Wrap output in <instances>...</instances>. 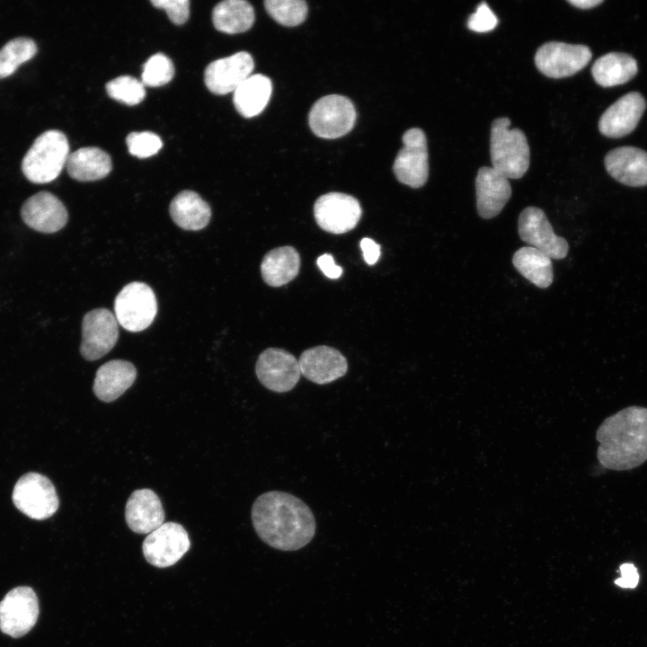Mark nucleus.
<instances>
[{
	"label": "nucleus",
	"instance_id": "obj_2",
	"mask_svg": "<svg viewBox=\"0 0 647 647\" xmlns=\"http://www.w3.org/2000/svg\"><path fill=\"white\" fill-rule=\"evenodd\" d=\"M597 456L611 470H630L647 460V408L629 406L607 417L596 432Z\"/></svg>",
	"mask_w": 647,
	"mask_h": 647
},
{
	"label": "nucleus",
	"instance_id": "obj_15",
	"mask_svg": "<svg viewBox=\"0 0 647 647\" xmlns=\"http://www.w3.org/2000/svg\"><path fill=\"white\" fill-rule=\"evenodd\" d=\"M118 337L115 315L106 308L93 309L83 318L81 355L87 360H96L115 346Z\"/></svg>",
	"mask_w": 647,
	"mask_h": 647
},
{
	"label": "nucleus",
	"instance_id": "obj_17",
	"mask_svg": "<svg viewBox=\"0 0 647 647\" xmlns=\"http://www.w3.org/2000/svg\"><path fill=\"white\" fill-rule=\"evenodd\" d=\"M21 216L28 226L43 234L59 231L68 219L62 201L49 191H40L27 199L22 206Z\"/></svg>",
	"mask_w": 647,
	"mask_h": 647
},
{
	"label": "nucleus",
	"instance_id": "obj_41",
	"mask_svg": "<svg viewBox=\"0 0 647 647\" xmlns=\"http://www.w3.org/2000/svg\"><path fill=\"white\" fill-rule=\"evenodd\" d=\"M568 2L578 8L589 9L602 4L603 0H569Z\"/></svg>",
	"mask_w": 647,
	"mask_h": 647
},
{
	"label": "nucleus",
	"instance_id": "obj_35",
	"mask_svg": "<svg viewBox=\"0 0 647 647\" xmlns=\"http://www.w3.org/2000/svg\"><path fill=\"white\" fill-rule=\"evenodd\" d=\"M126 143L129 152L139 158L155 155L163 146L159 136L150 131L131 132L128 135Z\"/></svg>",
	"mask_w": 647,
	"mask_h": 647
},
{
	"label": "nucleus",
	"instance_id": "obj_7",
	"mask_svg": "<svg viewBox=\"0 0 647 647\" xmlns=\"http://www.w3.org/2000/svg\"><path fill=\"white\" fill-rule=\"evenodd\" d=\"M312 131L323 138H337L349 133L356 120L351 101L342 95L331 94L319 99L309 112Z\"/></svg>",
	"mask_w": 647,
	"mask_h": 647
},
{
	"label": "nucleus",
	"instance_id": "obj_1",
	"mask_svg": "<svg viewBox=\"0 0 647 647\" xmlns=\"http://www.w3.org/2000/svg\"><path fill=\"white\" fill-rule=\"evenodd\" d=\"M251 517L258 536L280 551H297L311 542L316 523L310 508L299 498L270 491L254 501Z\"/></svg>",
	"mask_w": 647,
	"mask_h": 647
},
{
	"label": "nucleus",
	"instance_id": "obj_16",
	"mask_svg": "<svg viewBox=\"0 0 647 647\" xmlns=\"http://www.w3.org/2000/svg\"><path fill=\"white\" fill-rule=\"evenodd\" d=\"M253 68V57L246 51H240L208 64L204 71V83L213 93H234L252 75Z\"/></svg>",
	"mask_w": 647,
	"mask_h": 647
},
{
	"label": "nucleus",
	"instance_id": "obj_32",
	"mask_svg": "<svg viewBox=\"0 0 647 647\" xmlns=\"http://www.w3.org/2000/svg\"><path fill=\"white\" fill-rule=\"evenodd\" d=\"M264 5L268 13L284 26H297L307 15V4L302 0H267Z\"/></svg>",
	"mask_w": 647,
	"mask_h": 647
},
{
	"label": "nucleus",
	"instance_id": "obj_34",
	"mask_svg": "<svg viewBox=\"0 0 647 647\" xmlns=\"http://www.w3.org/2000/svg\"><path fill=\"white\" fill-rule=\"evenodd\" d=\"M174 75L172 60L163 53L151 56L143 66L141 82L146 86H162L168 84Z\"/></svg>",
	"mask_w": 647,
	"mask_h": 647
},
{
	"label": "nucleus",
	"instance_id": "obj_18",
	"mask_svg": "<svg viewBox=\"0 0 647 647\" xmlns=\"http://www.w3.org/2000/svg\"><path fill=\"white\" fill-rule=\"evenodd\" d=\"M298 364L301 375L318 385L332 383L343 377L348 370L346 358L338 350L326 345L303 351Z\"/></svg>",
	"mask_w": 647,
	"mask_h": 647
},
{
	"label": "nucleus",
	"instance_id": "obj_8",
	"mask_svg": "<svg viewBox=\"0 0 647 647\" xmlns=\"http://www.w3.org/2000/svg\"><path fill=\"white\" fill-rule=\"evenodd\" d=\"M393 170L397 180L412 188L423 186L429 176V154L425 133L419 128L407 129L402 137Z\"/></svg>",
	"mask_w": 647,
	"mask_h": 647
},
{
	"label": "nucleus",
	"instance_id": "obj_23",
	"mask_svg": "<svg viewBox=\"0 0 647 647\" xmlns=\"http://www.w3.org/2000/svg\"><path fill=\"white\" fill-rule=\"evenodd\" d=\"M136 377L137 370L132 363L121 359L110 360L98 368L93 390L100 400L110 403L124 394Z\"/></svg>",
	"mask_w": 647,
	"mask_h": 647
},
{
	"label": "nucleus",
	"instance_id": "obj_11",
	"mask_svg": "<svg viewBox=\"0 0 647 647\" xmlns=\"http://www.w3.org/2000/svg\"><path fill=\"white\" fill-rule=\"evenodd\" d=\"M191 545L185 528L175 522H166L149 533L142 545L146 560L158 568L176 563Z\"/></svg>",
	"mask_w": 647,
	"mask_h": 647
},
{
	"label": "nucleus",
	"instance_id": "obj_33",
	"mask_svg": "<svg viewBox=\"0 0 647 647\" xmlns=\"http://www.w3.org/2000/svg\"><path fill=\"white\" fill-rule=\"evenodd\" d=\"M106 91L111 98L129 106L138 104L146 96L141 80L130 75H121L108 82Z\"/></svg>",
	"mask_w": 647,
	"mask_h": 647
},
{
	"label": "nucleus",
	"instance_id": "obj_10",
	"mask_svg": "<svg viewBox=\"0 0 647 647\" xmlns=\"http://www.w3.org/2000/svg\"><path fill=\"white\" fill-rule=\"evenodd\" d=\"M589 47L581 44H569L560 41H549L540 46L535 55L537 69L552 78L571 76L583 67L591 59Z\"/></svg>",
	"mask_w": 647,
	"mask_h": 647
},
{
	"label": "nucleus",
	"instance_id": "obj_24",
	"mask_svg": "<svg viewBox=\"0 0 647 647\" xmlns=\"http://www.w3.org/2000/svg\"><path fill=\"white\" fill-rule=\"evenodd\" d=\"M66 170L70 177L79 182H93L106 177L112 168L111 156L95 146L79 148L69 154Z\"/></svg>",
	"mask_w": 647,
	"mask_h": 647
},
{
	"label": "nucleus",
	"instance_id": "obj_26",
	"mask_svg": "<svg viewBox=\"0 0 647 647\" xmlns=\"http://www.w3.org/2000/svg\"><path fill=\"white\" fill-rule=\"evenodd\" d=\"M271 92L272 84L268 76L251 75L235 90L234 105L243 117H254L267 106Z\"/></svg>",
	"mask_w": 647,
	"mask_h": 647
},
{
	"label": "nucleus",
	"instance_id": "obj_5",
	"mask_svg": "<svg viewBox=\"0 0 647 647\" xmlns=\"http://www.w3.org/2000/svg\"><path fill=\"white\" fill-rule=\"evenodd\" d=\"M12 499L22 513L36 520L50 518L59 507L52 482L47 476L34 472L19 478L13 487Z\"/></svg>",
	"mask_w": 647,
	"mask_h": 647
},
{
	"label": "nucleus",
	"instance_id": "obj_9",
	"mask_svg": "<svg viewBox=\"0 0 647 647\" xmlns=\"http://www.w3.org/2000/svg\"><path fill=\"white\" fill-rule=\"evenodd\" d=\"M39 611V600L31 588L12 589L0 601L1 632L13 638L25 635L35 625Z\"/></svg>",
	"mask_w": 647,
	"mask_h": 647
},
{
	"label": "nucleus",
	"instance_id": "obj_6",
	"mask_svg": "<svg viewBox=\"0 0 647 647\" xmlns=\"http://www.w3.org/2000/svg\"><path fill=\"white\" fill-rule=\"evenodd\" d=\"M114 313L119 324L129 332L146 329L157 313V301L153 289L143 282L126 285L114 301Z\"/></svg>",
	"mask_w": 647,
	"mask_h": 647
},
{
	"label": "nucleus",
	"instance_id": "obj_19",
	"mask_svg": "<svg viewBox=\"0 0 647 647\" xmlns=\"http://www.w3.org/2000/svg\"><path fill=\"white\" fill-rule=\"evenodd\" d=\"M643 95L631 92L619 98L601 115L598 129L608 137H621L631 133L637 126L645 110Z\"/></svg>",
	"mask_w": 647,
	"mask_h": 647
},
{
	"label": "nucleus",
	"instance_id": "obj_36",
	"mask_svg": "<svg viewBox=\"0 0 647 647\" xmlns=\"http://www.w3.org/2000/svg\"><path fill=\"white\" fill-rule=\"evenodd\" d=\"M497 24L496 15L485 2L480 3L467 20V27L476 32L491 31Z\"/></svg>",
	"mask_w": 647,
	"mask_h": 647
},
{
	"label": "nucleus",
	"instance_id": "obj_4",
	"mask_svg": "<svg viewBox=\"0 0 647 647\" xmlns=\"http://www.w3.org/2000/svg\"><path fill=\"white\" fill-rule=\"evenodd\" d=\"M69 155L66 135L57 129L40 134L32 143L22 162L24 176L34 183L55 180L63 170Z\"/></svg>",
	"mask_w": 647,
	"mask_h": 647
},
{
	"label": "nucleus",
	"instance_id": "obj_20",
	"mask_svg": "<svg viewBox=\"0 0 647 647\" xmlns=\"http://www.w3.org/2000/svg\"><path fill=\"white\" fill-rule=\"evenodd\" d=\"M476 208L481 217L489 219L502 210L511 197L509 179L492 166H482L475 178Z\"/></svg>",
	"mask_w": 647,
	"mask_h": 647
},
{
	"label": "nucleus",
	"instance_id": "obj_12",
	"mask_svg": "<svg viewBox=\"0 0 647 647\" xmlns=\"http://www.w3.org/2000/svg\"><path fill=\"white\" fill-rule=\"evenodd\" d=\"M361 213L359 200L341 192L324 194L314 205L317 225L323 230L335 235L352 230L359 223Z\"/></svg>",
	"mask_w": 647,
	"mask_h": 647
},
{
	"label": "nucleus",
	"instance_id": "obj_30",
	"mask_svg": "<svg viewBox=\"0 0 647 647\" xmlns=\"http://www.w3.org/2000/svg\"><path fill=\"white\" fill-rule=\"evenodd\" d=\"M212 22L219 31L228 34L241 33L253 26L254 11L244 0H226L214 7Z\"/></svg>",
	"mask_w": 647,
	"mask_h": 647
},
{
	"label": "nucleus",
	"instance_id": "obj_22",
	"mask_svg": "<svg viewBox=\"0 0 647 647\" xmlns=\"http://www.w3.org/2000/svg\"><path fill=\"white\" fill-rule=\"evenodd\" d=\"M607 173L617 182L632 186L647 185V152L634 146H622L605 156Z\"/></svg>",
	"mask_w": 647,
	"mask_h": 647
},
{
	"label": "nucleus",
	"instance_id": "obj_14",
	"mask_svg": "<svg viewBox=\"0 0 647 647\" xmlns=\"http://www.w3.org/2000/svg\"><path fill=\"white\" fill-rule=\"evenodd\" d=\"M255 373L261 384L275 393L292 390L301 376L298 359L278 348H269L259 355Z\"/></svg>",
	"mask_w": 647,
	"mask_h": 647
},
{
	"label": "nucleus",
	"instance_id": "obj_38",
	"mask_svg": "<svg viewBox=\"0 0 647 647\" xmlns=\"http://www.w3.org/2000/svg\"><path fill=\"white\" fill-rule=\"evenodd\" d=\"M621 577L615 583L621 588L634 589L639 581V573L633 563H624L619 568Z\"/></svg>",
	"mask_w": 647,
	"mask_h": 647
},
{
	"label": "nucleus",
	"instance_id": "obj_3",
	"mask_svg": "<svg viewBox=\"0 0 647 647\" xmlns=\"http://www.w3.org/2000/svg\"><path fill=\"white\" fill-rule=\"evenodd\" d=\"M507 117L495 119L491 127L490 155L492 168L510 179L521 178L529 167L530 149L524 132L510 129Z\"/></svg>",
	"mask_w": 647,
	"mask_h": 647
},
{
	"label": "nucleus",
	"instance_id": "obj_39",
	"mask_svg": "<svg viewBox=\"0 0 647 647\" xmlns=\"http://www.w3.org/2000/svg\"><path fill=\"white\" fill-rule=\"evenodd\" d=\"M317 265L329 279H338L342 273V268L336 265L333 257L329 253H324L317 258Z\"/></svg>",
	"mask_w": 647,
	"mask_h": 647
},
{
	"label": "nucleus",
	"instance_id": "obj_21",
	"mask_svg": "<svg viewBox=\"0 0 647 647\" xmlns=\"http://www.w3.org/2000/svg\"><path fill=\"white\" fill-rule=\"evenodd\" d=\"M125 518L129 527L137 534H149L164 524L161 501L150 489L134 491L128 499Z\"/></svg>",
	"mask_w": 647,
	"mask_h": 647
},
{
	"label": "nucleus",
	"instance_id": "obj_29",
	"mask_svg": "<svg viewBox=\"0 0 647 647\" xmlns=\"http://www.w3.org/2000/svg\"><path fill=\"white\" fill-rule=\"evenodd\" d=\"M512 263L523 277L540 288H545L553 282L552 259L536 248L518 249L512 257Z\"/></svg>",
	"mask_w": 647,
	"mask_h": 647
},
{
	"label": "nucleus",
	"instance_id": "obj_40",
	"mask_svg": "<svg viewBox=\"0 0 647 647\" xmlns=\"http://www.w3.org/2000/svg\"><path fill=\"white\" fill-rule=\"evenodd\" d=\"M360 248L363 253L364 260L368 264L373 265L377 261L381 253L380 245L374 240L368 237H364L360 241Z\"/></svg>",
	"mask_w": 647,
	"mask_h": 647
},
{
	"label": "nucleus",
	"instance_id": "obj_37",
	"mask_svg": "<svg viewBox=\"0 0 647 647\" xmlns=\"http://www.w3.org/2000/svg\"><path fill=\"white\" fill-rule=\"evenodd\" d=\"M151 4L156 8L164 10L174 24H182L189 18L190 2L188 0H152Z\"/></svg>",
	"mask_w": 647,
	"mask_h": 647
},
{
	"label": "nucleus",
	"instance_id": "obj_13",
	"mask_svg": "<svg viewBox=\"0 0 647 647\" xmlns=\"http://www.w3.org/2000/svg\"><path fill=\"white\" fill-rule=\"evenodd\" d=\"M518 235L522 241L545 253L551 259H563L569 250L567 241L558 236L545 212L536 207L522 210L518 221Z\"/></svg>",
	"mask_w": 647,
	"mask_h": 647
},
{
	"label": "nucleus",
	"instance_id": "obj_27",
	"mask_svg": "<svg viewBox=\"0 0 647 647\" xmlns=\"http://www.w3.org/2000/svg\"><path fill=\"white\" fill-rule=\"evenodd\" d=\"M300 269V256L292 246H282L270 251L261 264V272L266 284L283 286L297 277Z\"/></svg>",
	"mask_w": 647,
	"mask_h": 647
},
{
	"label": "nucleus",
	"instance_id": "obj_28",
	"mask_svg": "<svg viewBox=\"0 0 647 647\" xmlns=\"http://www.w3.org/2000/svg\"><path fill=\"white\" fill-rule=\"evenodd\" d=\"M637 62L630 55L610 52L598 58L591 67V74L601 86L611 87L625 84L637 73Z\"/></svg>",
	"mask_w": 647,
	"mask_h": 647
},
{
	"label": "nucleus",
	"instance_id": "obj_31",
	"mask_svg": "<svg viewBox=\"0 0 647 647\" xmlns=\"http://www.w3.org/2000/svg\"><path fill=\"white\" fill-rule=\"evenodd\" d=\"M35 41L26 37H17L0 49V78L12 75L22 63L37 53Z\"/></svg>",
	"mask_w": 647,
	"mask_h": 647
},
{
	"label": "nucleus",
	"instance_id": "obj_25",
	"mask_svg": "<svg viewBox=\"0 0 647 647\" xmlns=\"http://www.w3.org/2000/svg\"><path fill=\"white\" fill-rule=\"evenodd\" d=\"M169 212L173 222L182 229L197 231L209 222L208 204L192 191H182L171 201Z\"/></svg>",
	"mask_w": 647,
	"mask_h": 647
}]
</instances>
